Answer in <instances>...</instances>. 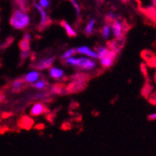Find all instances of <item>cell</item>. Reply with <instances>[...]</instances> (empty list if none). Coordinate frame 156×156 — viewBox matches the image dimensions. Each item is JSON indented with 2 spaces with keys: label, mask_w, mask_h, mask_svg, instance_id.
<instances>
[{
  "label": "cell",
  "mask_w": 156,
  "mask_h": 156,
  "mask_svg": "<svg viewBox=\"0 0 156 156\" xmlns=\"http://www.w3.org/2000/svg\"><path fill=\"white\" fill-rule=\"evenodd\" d=\"M51 94H67L66 85L64 83H55L51 86Z\"/></svg>",
  "instance_id": "8fae6325"
},
{
  "label": "cell",
  "mask_w": 156,
  "mask_h": 156,
  "mask_svg": "<svg viewBox=\"0 0 156 156\" xmlns=\"http://www.w3.org/2000/svg\"><path fill=\"white\" fill-rule=\"evenodd\" d=\"M40 74L37 71H32L30 73H28L25 77H24V80L26 82H29V83H32L34 81H36L38 78H39Z\"/></svg>",
  "instance_id": "e0dca14e"
},
{
  "label": "cell",
  "mask_w": 156,
  "mask_h": 156,
  "mask_svg": "<svg viewBox=\"0 0 156 156\" xmlns=\"http://www.w3.org/2000/svg\"><path fill=\"white\" fill-rule=\"evenodd\" d=\"M77 50V52L79 53H81V54H85V55H88L89 57H92V58H97V54L94 51L89 49L88 47L86 46H83V47H80Z\"/></svg>",
  "instance_id": "5bb4252c"
},
{
  "label": "cell",
  "mask_w": 156,
  "mask_h": 156,
  "mask_svg": "<svg viewBox=\"0 0 156 156\" xmlns=\"http://www.w3.org/2000/svg\"><path fill=\"white\" fill-rule=\"evenodd\" d=\"M48 112H49V109L43 103H36L30 110V115L37 117L41 114H44V113H48Z\"/></svg>",
  "instance_id": "52a82bcc"
},
{
  "label": "cell",
  "mask_w": 156,
  "mask_h": 156,
  "mask_svg": "<svg viewBox=\"0 0 156 156\" xmlns=\"http://www.w3.org/2000/svg\"><path fill=\"white\" fill-rule=\"evenodd\" d=\"M19 48L21 49L22 51L30 50V40H27V39L23 38V39L19 42Z\"/></svg>",
  "instance_id": "7402d4cb"
},
{
  "label": "cell",
  "mask_w": 156,
  "mask_h": 156,
  "mask_svg": "<svg viewBox=\"0 0 156 156\" xmlns=\"http://www.w3.org/2000/svg\"><path fill=\"white\" fill-rule=\"evenodd\" d=\"M116 19H118V17H117L116 14H114V13H113L112 11H109V12H108L107 16H106L107 23H110V22L114 21V20H116Z\"/></svg>",
  "instance_id": "cb8c5ba5"
},
{
  "label": "cell",
  "mask_w": 156,
  "mask_h": 156,
  "mask_svg": "<svg viewBox=\"0 0 156 156\" xmlns=\"http://www.w3.org/2000/svg\"><path fill=\"white\" fill-rule=\"evenodd\" d=\"M33 124H34V120L26 115L22 116L17 122V125L20 127V128L26 129V130H29L33 126Z\"/></svg>",
  "instance_id": "ba28073f"
},
{
  "label": "cell",
  "mask_w": 156,
  "mask_h": 156,
  "mask_svg": "<svg viewBox=\"0 0 156 156\" xmlns=\"http://www.w3.org/2000/svg\"><path fill=\"white\" fill-rule=\"evenodd\" d=\"M9 23L15 29L23 30L29 25L30 18L26 12L22 11L20 9H15L9 19Z\"/></svg>",
  "instance_id": "6da1fadb"
},
{
  "label": "cell",
  "mask_w": 156,
  "mask_h": 156,
  "mask_svg": "<svg viewBox=\"0 0 156 156\" xmlns=\"http://www.w3.org/2000/svg\"><path fill=\"white\" fill-rule=\"evenodd\" d=\"M95 19H91L89 21V23H87V25L85 26L84 28V34L86 35V36H91L94 31V25H95Z\"/></svg>",
  "instance_id": "9a60e30c"
},
{
  "label": "cell",
  "mask_w": 156,
  "mask_h": 156,
  "mask_svg": "<svg viewBox=\"0 0 156 156\" xmlns=\"http://www.w3.org/2000/svg\"><path fill=\"white\" fill-rule=\"evenodd\" d=\"M60 24L62 27H64V29L66 30V35L69 37H77V32L73 29V28L70 26L69 23H67L66 21H61L60 22Z\"/></svg>",
  "instance_id": "4fadbf2b"
},
{
  "label": "cell",
  "mask_w": 156,
  "mask_h": 156,
  "mask_svg": "<svg viewBox=\"0 0 156 156\" xmlns=\"http://www.w3.org/2000/svg\"><path fill=\"white\" fill-rule=\"evenodd\" d=\"M118 55V52L114 50L109 49V51H108V53L104 56L102 59H100V64L102 66L103 68H108L110 67L113 63H114L116 57Z\"/></svg>",
  "instance_id": "277c9868"
},
{
  "label": "cell",
  "mask_w": 156,
  "mask_h": 156,
  "mask_svg": "<svg viewBox=\"0 0 156 156\" xmlns=\"http://www.w3.org/2000/svg\"><path fill=\"white\" fill-rule=\"evenodd\" d=\"M150 102L156 106V92H154L152 94H151V96H150Z\"/></svg>",
  "instance_id": "f1b7e54d"
},
{
  "label": "cell",
  "mask_w": 156,
  "mask_h": 156,
  "mask_svg": "<svg viewBox=\"0 0 156 156\" xmlns=\"http://www.w3.org/2000/svg\"><path fill=\"white\" fill-rule=\"evenodd\" d=\"M49 85V82L45 80H38L37 81L36 83H34L32 85V87L33 88H36V89H39V90H42V89H44L46 88L47 86Z\"/></svg>",
  "instance_id": "44dd1931"
},
{
  "label": "cell",
  "mask_w": 156,
  "mask_h": 156,
  "mask_svg": "<svg viewBox=\"0 0 156 156\" xmlns=\"http://www.w3.org/2000/svg\"><path fill=\"white\" fill-rule=\"evenodd\" d=\"M149 120L150 121H156V111L149 115Z\"/></svg>",
  "instance_id": "f546056e"
},
{
  "label": "cell",
  "mask_w": 156,
  "mask_h": 156,
  "mask_svg": "<svg viewBox=\"0 0 156 156\" xmlns=\"http://www.w3.org/2000/svg\"><path fill=\"white\" fill-rule=\"evenodd\" d=\"M13 3L15 5L16 9H19L20 10L22 11H24V12H29V9H30V6H29V2H28V0H13Z\"/></svg>",
  "instance_id": "30bf717a"
},
{
  "label": "cell",
  "mask_w": 156,
  "mask_h": 156,
  "mask_svg": "<svg viewBox=\"0 0 156 156\" xmlns=\"http://www.w3.org/2000/svg\"><path fill=\"white\" fill-rule=\"evenodd\" d=\"M76 52H77V50H76V49H70V50L66 51L61 56V60H62V61L66 60L67 58L71 57V56H73L74 54H76Z\"/></svg>",
  "instance_id": "603a6c76"
},
{
  "label": "cell",
  "mask_w": 156,
  "mask_h": 156,
  "mask_svg": "<svg viewBox=\"0 0 156 156\" xmlns=\"http://www.w3.org/2000/svg\"><path fill=\"white\" fill-rule=\"evenodd\" d=\"M23 38L24 39H27V40H30L31 39V35L29 33H26L24 36H23Z\"/></svg>",
  "instance_id": "d6a6232c"
},
{
  "label": "cell",
  "mask_w": 156,
  "mask_h": 156,
  "mask_svg": "<svg viewBox=\"0 0 156 156\" xmlns=\"http://www.w3.org/2000/svg\"><path fill=\"white\" fill-rule=\"evenodd\" d=\"M30 50H28V51H22V53H21V61L23 62H24V60L28 57V56L30 55Z\"/></svg>",
  "instance_id": "484cf974"
},
{
  "label": "cell",
  "mask_w": 156,
  "mask_h": 156,
  "mask_svg": "<svg viewBox=\"0 0 156 156\" xmlns=\"http://www.w3.org/2000/svg\"><path fill=\"white\" fill-rule=\"evenodd\" d=\"M70 2L72 3V5L74 6V8H75V9H76V12H77V14H78V16H80V6L78 5V3L76 2V0H69Z\"/></svg>",
  "instance_id": "4316f807"
},
{
  "label": "cell",
  "mask_w": 156,
  "mask_h": 156,
  "mask_svg": "<svg viewBox=\"0 0 156 156\" xmlns=\"http://www.w3.org/2000/svg\"><path fill=\"white\" fill-rule=\"evenodd\" d=\"M154 79H155V81H156V72H155V75H154Z\"/></svg>",
  "instance_id": "d590c367"
},
{
  "label": "cell",
  "mask_w": 156,
  "mask_h": 156,
  "mask_svg": "<svg viewBox=\"0 0 156 156\" xmlns=\"http://www.w3.org/2000/svg\"><path fill=\"white\" fill-rule=\"evenodd\" d=\"M111 28V32L114 36L115 39H122L123 36L126 31V25L123 22H122L119 19H116L108 23Z\"/></svg>",
  "instance_id": "7a4b0ae2"
},
{
  "label": "cell",
  "mask_w": 156,
  "mask_h": 156,
  "mask_svg": "<svg viewBox=\"0 0 156 156\" xmlns=\"http://www.w3.org/2000/svg\"><path fill=\"white\" fill-rule=\"evenodd\" d=\"M109 51V49L108 48H107V47H102V46H99V47H97L96 49H95V52H96V54H97V58L100 60V59H102L104 56L108 53V51Z\"/></svg>",
  "instance_id": "ac0fdd59"
},
{
  "label": "cell",
  "mask_w": 156,
  "mask_h": 156,
  "mask_svg": "<svg viewBox=\"0 0 156 156\" xmlns=\"http://www.w3.org/2000/svg\"><path fill=\"white\" fill-rule=\"evenodd\" d=\"M121 1H122V3H126L127 1H128V0H121Z\"/></svg>",
  "instance_id": "e575fe53"
},
{
  "label": "cell",
  "mask_w": 156,
  "mask_h": 156,
  "mask_svg": "<svg viewBox=\"0 0 156 156\" xmlns=\"http://www.w3.org/2000/svg\"><path fill=\"white\" fill-rule=\"evenodd\" d=\"M96 66V63L94 60L91 58H79V62L76 66L79 69H86L92 70Z\"/></svg>",
  "instance_id": "8992f818"
},
{
  "label": "cell",
  "mask_w": 156,
  "mask_h": 156,
  "mask_svg": "<svg viewBox=\"0 0 156 156\" xmlns=\"http://www.w3.org/2000/svg\"><path fill=\"white\" fill-rule=\"evenodd\" d=\"M4 99H5V95H4V94L1 91H0V103L3 102Z\"/></svg>",
  "instance_id": "1f68e13d"
},
{
  "label": "cell",
  "mask_w": 156,
  "mask_h": 156,
  "mask_svg": "<svg viewBox=\"0 0 156 156\" xmlns=\"http://www.w3.org/2000/svg\"><path fill=\"white\" fill-rule=\"evenodd\" d=\"M89 79H90V76L85 73H78V74L72 76V80H79V81H84V82H87L89 80Z\"/></svg>",
  "instance_id": "d6986e66"
},
{
  "label": "cell",
  "mask_w": 156,
  "mask_h": 156,
  "mask_svg": "<svg viewBox=\"0 0 156 156\" xmlns=\"http://www.w3.org/2000/svg\"><path fill=\"white\" fill-rule=\"evenodd\" d=\"M25 80L23 78H20V79H16L15 80H13V82L11 83V88H12V92L16 93V92H20L22 91L23 85L25 84Z\"/></svg>",
  "instance_id": "7c38bea8"
},
{
  "label": "cell",
  "mask_w": 156,
  "mask_h": 156,
  "mask_svg": "<svg viewBox=\"0 0 156 156\" xmlns=\"http://www.w3.org/2000/svg\"><path fill=\"white\" fill-rule=\"evenodd\" d=\"M70 124L68 123V122H66V123H64L63 125H62V128L63 129H65V130H67V129H70Z\"/></svg>",
  "instance_id": "4dcf8cb0"
},
{
  "label": "cell",
  "mask_w": 156,
  "mask_h": 156,
  "mask_svg": "<svg viewBox=\"0 0 156 156\" xmlns=\"http://www.w3.org/2000/svg\"><path fill=\"white\" fill-rule=\"evenodd\" d=\"M33 5H34V7L37 9V11L39 12L40 16H41L40 23H39V25H38L37 28H38V30H39V31H42L43 29H45V28H46L47 26H49V25L51 23V20L48 17L46 11L44 10V9L42 8L40 5H38V4L36 3V2H34Z\"/></svg>",
  "instance_id": "3957f363"
},
{
  "label": "cell",
  "mask_w": 156,
  "mask_h": 156,
  "mask_svg": "<svg viewBox=\"0 0 156 156\" xmlns=\"http://www.w3.org/2000/svg\"><path fill=\"white\" fill-rule=\"evenodd\" d=\"M50 76L53 79H61L64 76V71L62 69L59 68H56V67H51L50 69Z\"/></svg>",
  "instance_id": "2e32d148"
},
{
  "label": "cell",
  "mask_w": 156,
  "mask_h": 156,
  "mask_svg": "<svg viewBox=\"0 0 156 156\" xmlns=\"http://www.w3.org/2000/svg\"><path fill=\"white\" fill-rule=\"evenodd\" d=\"M39 5L42 8H49L50 7V0H39Z\"/></svg>",
  "instance_id": "83f0119b"
},
{
  "label": "cell",
  "mask_w": 156,
  "mask_h": 156,
  "mask_svg": "<svg viewBox=\"0 0 156 156\" xmlns=\"http://www.w3.org/2000/svg\"><path fill=\"white\" fill-rule=\"evenodd\" d=\"M101 34L103 36L104 38L108 39L109 37H110V34H111V28H110V25L108 23H107V24H105L102 29H101Z\"/></svg>",
  "instance_id": "ffe728a7"
},
{
  "label": "cell",
  "mask_w": 156,
  "mask_h": 156,
  "mask_svg": "<svg viewBox=\"0 0 156 156\" xmlns=\"http://www.w3.org/2000/svg\"><path fill=\"white\" fill-rule=\"evenodd\" d=\"M152 5L156 8V0H152Z\"/></svg>",
  "instance_id": "836d02e7"
},
{
  "label": "cell",
  "mask_w": 156,
  "mask_h": 156,
  "mask_svg": "<svg viewBox=\"0 0 156 156\" xmlns=\"http://www.w3.org/2000/svg\"><path fill=\"white\" fill-rule=\"evenodd\" d=\"M86 82L84 81H79V80H74L69 83L67 86H66V92L67 94H72V93H77V92H80L82 91L85 87H86Z\"/></svg>",
  "instance_id": "5b68a950"
},
{
  "label": "cell",
  "mask_w": 156,
  "mask_h": 156,
  "mask_svg": "<svg viewBox=\"0 0 156 156\" xmlns=\"http://www.w3.org/2000/svg\"><path fill=\"white\" fill-rule=\"evenodd\" d=\"M54 60H55V57H50V58H47V59L40 60L36 65H33V67L34 68H37V69H40V70L41 69L50 68V67H51Z\"/></svg>",
  "instance_id": "9c48e42d"
},
{
  "label": "cell",
  "mask_w": 156,
  "mask_h": 156,
  "mask_svg": "<svg viewBox=\"0 0 156 156\" xmlns=\"http://www.w3.org/2000/svg\"><path fill=\"white\" fill-rule=\"evenodd\" d=\"M49 93H39V94H37L33 96L34 99H44L46 97L49 96Z\"/></svg>",
  "instance_id": "d4e9b609"
}]
</instances>
